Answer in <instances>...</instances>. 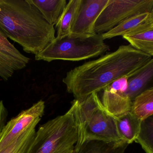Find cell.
Here are the masks:
<instances>
[{
	"instance_id": "6da1fadb",
	"label": "cell",
	"mask_w": 153,
	"mask_h": 153,
	"mask_svg": "<svg viewBox=\"0 0 153 153\" xmlns=\"http://www.w3.org/2000/svg\"><path fill=\"white\" fill-rule=\"evenodd\" d=\"M152 57L130 44L122 45L114 52L69 71L62 81L75 99L82 100L103 90L115 81L129 76Z\"/></svg>"
},
{
	"instance_id": "7a4b0ae2",
	"label": "cell",
	"mask_w": 153,
	"mask_h": 153,
	"mask_svg": "<svg viewBox=\"0 0 153 153\" xmlns=\"http://www.w3.org/2000/svg\"><path fill=\"white\" fill-rule=\"evenodd\" d=\"M0 28L26 53L37 54L55 39V29L30 0H0Z\"/></svg>"
},
{
	"instance_id": "3957f363",
	"label": "cell",
	"mask_w": 153,
	"mask_h": 153,
	"mask_svg": "<svg viewBox=\"0 0 153 153\" xmlns=\"http://www.w3.org/2000/svg\"><path fill=\"white\" fill-rule=\"evenodd\" d=\"M72 103L74 105L78 127V142L75 151L86 141H122L115 118L104 108L98 93H92L82 100L75 99Z\"/></svg>"
},
{
	"instance_id": "277c9868",
	"label": "cell",
	"mask_w": 153,
	"mask_h": 153,
	"mask_svg": "<svg viewBox=\"0 0 153 153\" xmlns=\"http://www.w3.org/2000/svg\"><path fill=\"white\" fill-rule=\"evenodd\" d=\"M78 127L74 105L63 115L39 126L29 153H74Z\"/></svg>"
},
{
	"instance_id": "5b68a950",
	"label": "cell",
	"mask_w": 153,
	"mask_h": 153,
	"mask_svg": "<svg viewBox=\"0 0 153 153\" xmlns=\"http://www.w3.org/2000/svg\"><path fill=\"white\" fill-rule=\"evenodd\" d=\"M102 34L82 35L70 33L61 38L56 37L45 49L35 55L37 61H81L102 56L109 50Z\"/></svg>"
},
{
	"instance_id": "8992f818",
	"label": "cell",
	"mask_w": 153,
	"mask_h": 153,
	"mask_svg": "<svg viewBox=\"0 0 153 153\" xmlns=\"http://www.w3.org/2000/svg\"><path fill=\"white\" fill-rule=\"evenodd\" d=\"M153 6V0H109L95 22L94 32L106 33L130 17L150 12Z\"/></svg>"
},
{
	"instance_id": "52a82bcc",
	"label": "cell",
	"mask_w": 153,
	"mask_h": 153,
	"mask_svg": "<svg viewBox=\"0 0 153 153\" xmlns=\"http://www.w3.org/2000/svg\"><path fill=\"white\" fill-rule=\"evenodd\" d=\"M45 109V102L39 100L6 123L0 137V151L9 146L32 126L38 125Z\"/></svg>"
},
{
	"instance_id": "ba28073f",
	"label": "cell",
	"mask_w": 153,
	"mask_h": 153,
	"mask_svg": "<svg viewBox=\"0 0 153 153\" xmlns=\"http://www.w3.org/2000/svg\"><path fill=\"white\" fill-rule=\"evenodd\" d=\"M109 0H81L74 21L71 33L82 35L95 34V22Z\"/></svg>"
},
{
	"instance_id": "9c48e42d",
	"label": "cell",
	"mask_w": 153,
	"mask_h": 153,
	"mask_svg": "<svg viewBox=\"0 0 153 153\" xmlns=\"http://www.w3.org/2000/svg\"><path fill=\"white\" fill-rule=\"evenodd\" d=\"M30 59L20 53L0 28V76L7 81L16 71L27 66Z\"/></svg>"
},
{
	"instance_id": "30bf717a",
	"label": "cell",
	"mask_w": 153,
	"mask_h": 153,
	"mask_svg": "<svg viewBox=\"0 0 153 153\" xmlns=\"http://www.w3.org/2000/svg\"><path fill=\"white\" fill-rule=\"evenodd\" d=\"M153 88V57L127 77V88L124 96L132 102L144 92Z\"/></svg>"
},
{
	"instance_id": "8fae6325",
	"label": "cell",
	"mask_w": 153,
	"mask_h": 153,
	"mask_svg": "<svg viewBox=\"0 0 153 153\" xmlns=\"http://www.w3.org/2000/svg\"><path fill=\"white\" fill-rule=\"evenodd\" d=\"M115 118L121 140L128 144L136 141L140 133L142 120L131 111Z\"/></svg>"
},
{
	"instance_id": "7c38bea8",
	"label": "cell",
	"mask_w": 153,
	"mask_h": 153,
	"mask_svg": "<svg viewBox=\"0 0 153 153\" xmlns=\"http://www.w3.org/2000/svg\"><path fill=\"white\" fill-rule=\"evenodd\" d=\"M102 103L107 112L115 117L131 111L133 102L128 97L105 89Z\"/></svg>"
},
{
	"instance_id": "4fadbf2b",
	"label": "cell",
	"mask_w": 153,
	"mask_h": 153,
	"mask_svg": "<svg viewBox=\"0 0 153 153\" xmlns=\"http://www.w3.org/2000/svg\"><path fill=\"white\" fill-rule=\"evenodd\" d=\"M123 37L135 48L153 57V25L133 30Z\"/></svg>"
},
{
	"instance_id": "5bb4252c",
	"label": "cell",
	"mask_w": 153,
	"mask_h": 153,
	"mask_svg": "<svg viewBox=\"0 0 153 153\" xmlns=\"http://www.w3.org/2000/svg\"><path fill=\"white\" fill-rule=\"evenodd\" d=\"M51 25H56L67 5L66 0H30Z\"/></svg>"
},
{
	"instance_id": "9a60e30c",
	"label": "cell",
	"mask_w": 153,
	"mask_h": 153,
	"mask_svg": "<svg viewBox=\"0 0 153 153\" xmlns=\"http://www.w3.org/2000/svg\"><path fill=\"white\" fill-rule=\"evenodd\" d=\"M128 145L124 141L109 143L90 140L85 142L74 153H125Z\"/></svg>"
},
{
	"instance_id": "2e32d148",
	"label": "cell",
	"mask_w": 153,
	"mask_h": 153,
	"mask_svg": "<svg viewBox=\"0 0 153 153\" xmlns=\"http://www.w3.org/2000/svg\"><path fill=\"white\" fill-rule=\"evenodd\" d=\"M81 0H71L67 3L59 21L56 25V37L61 38L71 33L72 26L79 8Z\"/></svg>"
},
{
	"instance_id": "e0dca14e",
	"label": "cell",
	"mask_w": 153,
	"mask_h": 153,
	"mask_svg": "<svg viewBox=\"0 0 153 153\" xmlns=\"http://www.w3.org/2000/svg\"><path fill=\"white\" fill-rule=\"evenodd\" d=\"M131 112L141 120L153 114V88L144 92L135 98Z\"/></svg>"
},
{
	"instance_id": "ac0fdd59",
	"label": "cell",
	"mask_w": 153,
	"mask_h": 153,
	"mask_svg": "<svg viewBox=\"0 0 153 153\" xmlns=\"http://www.w3.org/2000/svg\"><path fill=\"white\" fill-rule=\"evenodd\" d=\"M149 15V13H141L130 17L122 22L110 31L102 34L104 40L118 36H124L143 24Z\"/></svg>"
},
{
	"instance_id": "d6986e66",
	"label": "cell",
	"mask_w": 153,
	"mask_h": 153,
	"mask_svg": "<svg viewBox=\"0 0 153 153\" xmlns=\"http://www.w3.org/2000/svg\"><path fill=\"white\" fill-rule=\"evenodd\" d=\"M37 125L32 126L9 146L0 151V153H29L35 139Z\"/></svg>"
},
{
	"instance_id": "ffe728a7",
	"label": "cell",
	"mask_w": 153,
	"mask_h": 153,
	"mask_svg": "<svg viewBox=\"0 0 153 153\" xmlns=\"http://www.w3.org/2000/svg\"><path fill=\"white\" fill-rule=\"evenodd\" d=\"M135 142L146 153H153V114L142 120L141 128Z\"/></svg>"
},
{
	"instance_id": "44dd1931",
	"label": "cell",
	"mask_w": 153,
	"mask_h": 153,
	"mask_svg": "<svg viewBox=\"0 0 153 153\" xmlns=\"http://www.w3.org/2000/svg\"><path fill=\"white\" fill-rule=\"evenodd\" d=\"M8 112L3 101H0V137L4 127L6 124Z\"/></svg>"
},
{
	"instance_id": "7402d4cb",
	"label": "cell",
	"mask_w": 153,
	"mask_h": 153,
	"mask_svg": "<svg viewBox=\"0 0 153 153\" xmlns=\"http://www.w3.org/2000/svg\"><path fill=\"white\" fill-rule=\"evenodd\" d=\"M152 25H153V6L151 11L149 13V15H148V17L146 18L143 24L139 25L138 27L134 29V30L141 29H143V28L149 27V26H152Z\"/></svg>"
}]
</instances>
